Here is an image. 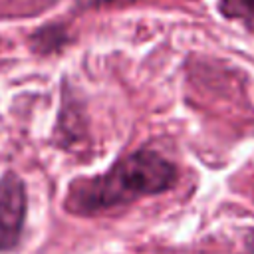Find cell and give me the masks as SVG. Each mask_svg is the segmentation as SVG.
Wrapping results in <instances>:
<instances>
[{
  "mask_svg": "<svg viewBox=\"0 0 254 254\" xmlns=\"http://www.w3.org/2000/svg\"><path fill=\"white\" fill-rule=\"evenodd\" d=\"M177 183V167L157 151L141 149L119 159L107 173L77 179L69 185L65 208L91 216L123 208L141 196L169 190Z\"/></svg>",
  "mask_w": 254,
  "mask_h": 254,
  "instance_id": "cell-1",
  "label": "cell"
},
{
  "mask_svg": "<svg viewBox=\"0 0 254 254\" xmlns=\"http://www.w3.org/2000/svg\"><path fill=\"white\" fill-rule=\"evenodd\" d=\"M26 187L16 173L0 177V252L18 246L26 220Z\"/></svg>",
  "mask_w": 254,
  "mask_h": 254,
  "instance_id": "cell-2",
  "label": "cell"
},
{
  "mask_svg": "<svg viewBox=\"0 0 254 254\" xmlns=\"http://www.w3.org/2000/svg\"><path fill=\"white\" fill-rule=\"evenodd\" d=\"M218 10L228 20H238L254 34V0H218Z\"/></svg>",
  "mask_w": 254,
  "mask_h": 254,
  "instance_id": "cell-3",
  "label": "cell"
},
{
  "mask_svg": "<svg viewBox=\"0 0 254 254\" xmlns=\"http://www.w3.org/2000/svg\"><path fill=\"white\" fill-rule=\"evenodd\" d=\"M119 2H135V0H81L85 6H107V4H119Z\"/></svg>",
  "mask_w": 254,
  "mask_h": 254,
  "instance_id": "cell-4",
  "label": "cell"
}]
</instances>
